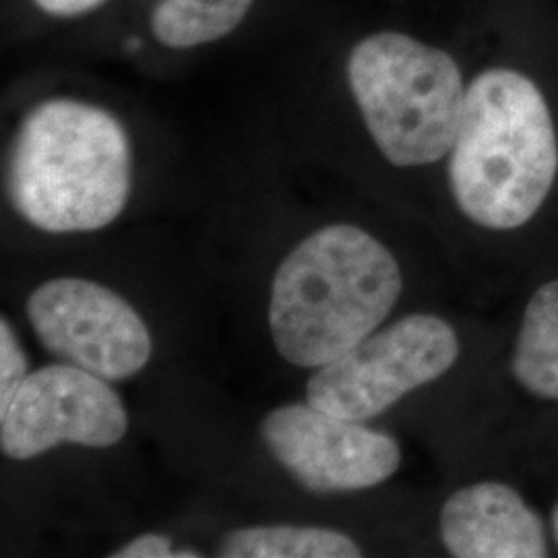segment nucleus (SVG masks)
<instances>
[{
	"label": "nucleus",
	"mask_w": 558,
	"mask_h": 558,
	"mask_svg": "<svg viewBox=\"0 0 558 558\" xmlns=\"http://www.w3.org/2000/svg\"><path fill=\"white\" fill-rule=\"evenodd\" d=\"M135 149L117 112L57 94L21 114L4 154V193L21 220L50 234L96 232L133 193Z\"/></svg>",
	"instance_id": "f257e3e1"
},
{
	"label": "nucleus",
	"mask_w": 558,
	"mask_h": 558,
	"mask_svg": "<svg viewBox=\"0 0 558 558\" xmlns=\"http://www.w3.org/2000/svg\"><path fill=\"white\" fill-rule=\"evenodd\" d=\"M558 174L557 126L536 81L490 66L468 83L447 177L459 211L486 230H518Z\"/></svg>",
	"instance_id": "f03ea898"
},
{
	"label": "nucleus",
	"mask_w": 558,
	"mask_h": 558,
	"mask_svg": "<svg viewBox=\"0 0 558 558\" xmlns=\"http://www.w3.org/2000/svg\"><path fill=\"white\" fill-rule=\"evenodd\" d=\"M403 288L391 251L352 223H331L281 260L269 329L279 356L320 368L375 333Z\"/></svg>",
	"instance_id": "7ed1b4c3"
},
{
	"label": "nucleus",
	"mask_w": 558,
	"mask_h": 558,
	"mask_svg": "<svg viewBox=\"0 0 558 558\" xmlns=\"http://www.w3.org/2000/svg\"><path fill=\"white\" fill-rule=\"evenodd\" d=\"M343 80L391 166L422 168L449 156L468 94L449 50L401 29H375L345 48Z\"/></svg>",
	"instance_id": "20e7f679"
},
{
	"label": "nucleus",
	"mask_w": 558,
	"mask_h": 558,
	"mask_svg": "<svg viewBox=\"0 0 558 558\" xmlns=\"http://www.w3.org/2000/svg\"><path fill=\"white\" fill-rule=\"evenodd\" d=\"M458 359V333L447 320L410 315L323 364L308 379L306 401L341 418H375Z\"/></svg>",
	"instance_id": "39448f33"
},
{
	"label": "nucleus",
	"mask_w": 558,
	"mask_h": 558,
	"mask_svg": "<svg viewBox=\"0 0 558 558\" xmlns=\"http://www.w3.org/2000/svg\"><path fill=\"white\" fill-rule=\"evenodd\" d=\"M27 319L50 354L100 379H131L151 359V336L140 313L96 281L41 283L27 299Z\"/></svg>",
	"instance_id": "423d86ee"
},
{
	"label": "nucleus",
	"mask_w": 558,
	"mask_h": 558,
	"mask_svg": "<svg viewBox=\"0 0 558 558\" xmlns=\"http://www.w3.org/2000/svg\"><path fill=\"white\" fill-rule=\"evenodd\" d=\"M129 414L119 393L73 364H50L27 375L11 405L0 412V447L25 461L75 442L104 449L124 439Z\"/></svg>",
	"instance_id": "0eeeda50"
},
{
	"label": "nucleus",
	"mask_w": 558,
	"mask_h": 558,
	"mask_svg": "<svg viewBox=\"0 0 558 558\" xmlns=\"http://www.w3.org/2000/svg\"><path fill=\"white\" fill-rule=\"evenodd\" d=\"M260 437L306 490L320 495L373 488L391 478L401 463L393 437L308 401L269 412L260 424Z\"/></svg>",
	"instance_id": "6e6552de"
},
{
	"label": "nucleus",
	"mask_w": 558,
	"mask_h": 558,
	"mask_svg": "<svg viewBox=\"0 0 558 558\" xmlns=\"http://www.w3.org/2000/svg\"><path fill=\"white\" fill-rule=\"evenodd\" d=\"M440 539L458 558L548 555L536 511L502 482H478L453 493L440 511Z\"/></svg>",
	"instance_id": "1a4fd4ad"
},
{
	"label": "nucleus",
	"mask_w": 558,
	"mask_h": 558,
	"mask_svg": "<svg viewBox=\"0 0 558 558\" xmlns=\"http://www.w3.org/2000/svg\"><path fill=\"white\" fill-rule=\"evenodd\" d=\"M263 0H145L135 41L147 54H199L248 23Z\"/></svg>",
	"instance_id": "9d476101"
},
{
	"label": "nucleus",
	"mask_w": 558,
	"mask_h": 558,
	"mask_svg": "<svg viewBox=\"0 0 558 558\" xmlns=\"http://www.w3.org/2000/svg\"><path fill=\"white\" fill-rule=\"evenodd\" d=\"M511 366L525 391L558 399V279L539 286L527 302Z\"/></svg>",
	"instance_id": "9b49d317"
},
{
	"label": "nucleus",
	"mask_w": 558,
	"mask_h": 558,
	"mask_svg": "<svg viewBox=\"0 0 558 558\" xmlns=\"http://www.w3.org/2000/svg\"><path fill=\"white\" fill-rule=\"evenodd\" d=\"M223 558H359V544L327 527L255 525L230 532L218 546Z\"/></svg>",
	"instance_id": "f8f14e48"
},
{
	"label": "nucleus",
	"mask_w": 558,
	"mask_h": 558,
	"mask_svg": "<svg viewBox=\"0 0 558 558\" xmlns=\"http://www.w3.org/2000/svg\"><path fill=\"white\" fill-rule=\"evenodd\" d=\"M122 0H11L21 23L36 29H64L106 15Z\"/></svg>",
	"instance_id": "ddd939ff"
},
{
	"label": "nucleus",
	"mask_w": 558,
	"mask_h": 558,
	"mask_svg": "<svg viewBox=\"0 0 558 558\" xmlns=\"http://www.w3.org/2000/svg\"><path fill=\"white\" fill-rule=\"evenodd\" d=\"M27 356L11 323L0 320V412H4L27 379Z\"/></svg>",
	"instance_id": "4468645a"
},
{
	"label": "nucleus",
	"mask_w": 558,
	"mask_h": 558,
	"mask_svg": "<svg viewBox=\"0 0 558 558\" xmlns=\"http://www.w3.org/2000/svg\"><path fill=\"white\" fill-rule=\"evenodd\" d=\"M197 558L199 553H174L172 542L160 534H145L140 538L131 539L117 550L112 558Z\"/></svg>",
	"instance_id": "2eb2a0df"
},
{
	"label": "nucleus",
	"mask_w": 558,
	"mask_h": 558,
	"mask_svg": "<svg viewBox=\"0 0 558 558\" xmlns=\"http://www.w3.org/2000/svg\"><path fill=\"white\" fill-rule=\"evenodd\" d=\"M553 527H555V538H557L558 544V502L555 511H553Z\"/></svg>",
	"instance_id": "dca6fc26"
}]
</instances>
